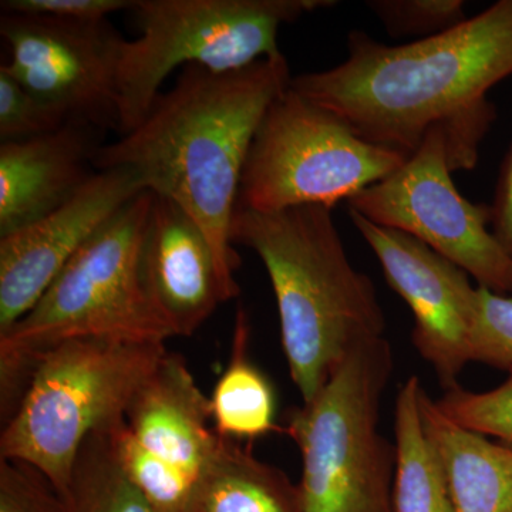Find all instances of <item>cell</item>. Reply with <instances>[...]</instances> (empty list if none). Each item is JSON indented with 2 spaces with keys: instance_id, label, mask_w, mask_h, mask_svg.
<instances>
[{
  "instance_id": "obj_1",
  "label": "cell",
  "mask_w": 512,
  "mask_h": 512,
  "mask_svg": "<svg viewBox=\"0 0 512 512\" xmlns=\"http://www.w3.org/2000/svg\"><path fill=\"white\" fill-rule=\"evenodd\" d=\"M512 76V0H500L440 35L387 46L348 36V59L292 77L291 87L332 111L367 143L409 158L431 130L446 137L451 170L476 167L495 120L487 93Z\"/></svg>"
},
{
  "instance_id": "obj_2",
  "label": "cell",
  "mask_w": 512,
  "mask_h": 512,
  "mask_svg": "<svg viewBox=\"0 0 512 512\" xmlns=\"http://www.w3.org/2000/svg\"><path fill=\"white\" fill-rule=\"evenodd\" d=\"M291 80L282 53L237 72L184 67L140 126L94 154L97 171L133 170L147 191L174 201L200 225L229 301L241 292L231 235L249 148L265 111Z\"/></svg>"
},
{
  "instance_id": "obj_3",
  "label": "cell",
  "mask_w": 512,
  "mask_h": 512,
  "mask_svg": "<svg viewBox=\"0 0 512 512\" xmlns=\"http://www.w3.org/2000/svg\"><path fill=\"white\" fill-rule=\"evenodd\" d=\"M231 237L264 262L289 373L303 403L311 402L350 350L384 336L376 286L350 262L328 207L259 212L238 205Z\"/></svg>"
},
{
  "instance_id": "obj_4",
  "label": "cell",
  "mask_w": 512,
  "mask_h": 512,
  "mask_svg": "<svg viewBox=\"0 0 512 512\" xmlns=\"http://www.w3.org/2000/svg\"><path fill=\"white\" fill-rule=\"evenodd\" d=\"M167 348L113 338L64 340L37 356L19 409L2 426L0 458L37 468L66 498L84 441L126 417Z\"/></svg>"
},
{
  "instance_id": "obj_5",
  "label": "cell",
  "mask_w": 512,
  "mask_h": 512,
  "mask_svg": "<svg viewBox=\"0 0 512 512\" xmlns=\"http://www.w3.org/2000/svg\"><path fill=\"white\" fill-rule=\"evenodd\" d=\"M394 360L387 339L350 350L311 402L288 416L299 447L303 512H394L396 446L379 433Z\"/></svg>"
},
{
  "instance_id": "obj_6",
  "label": "cell",
  "mask_w": 512,
  "mask_h": 512,
  "mask_svg": "<svg viewBox=\"0 0 512 512\" xmlns=\"http://www.w3.org/2000/svg\"><path fill=\"white\" fill-rule=\"evenodd\" d=\"M335 0H134L140 36L121 42L117 66L119 133L146 119L177 67L237 72L281 55L279 29Z\"/></svg>"
},
{
  "instance_id": "obj_7",
  "label": "cell",
  "mask_w": 512,
  "mask_h": 512,
  "mask_svg": "<svg viewBox=\"0 0 512 512\" xmlns=\"http://www.w3.org/2000/svg\"><path fill=\"white\" fill-rule=\"evenodd\" d=\"M154 194L143 191L93 235L64 266L39 302L0 333V359L37 362L64 340L173 338L148 301L138 251Z\"/></svg>"
},
{
  "instance_id": "obj_8",
  "label": "cell",
  "mask_w": 512,
  "mask_h": 512,
  "mask_svg": "<svg viewBox=\"0 0 512 512\" xmlns=\"http://www.w3.org/2000/svg\"><path fill=\"white\" fill-rule=\"evenodd\" d=\"M407 157L367 143L332 111L289 84L265 111L239 188V207L259 212L322 205L332 210L399 170Z\"/></svg>"
},
{
  "instance_id": "obj_9",
  "label": "cell",
  "mask_w": 512,
  "mask_h": 512,
  "mask_svg": "<svg viewBox=\"0 0 512 512\" xmlns=\"http://www.w3.org/2000/svg\"><path fill=\"white\" fill-rule=\"evenodd\" d=\"M451 173L446 137L431 130L399 170L349 200V210L412 235L464 269L478 286L508 295L512 256L488 229L491 207L463 197Z\"/></svg>"
},
{
  "instance_id": "obj_10",
  "label": "cell",
  "mask_w": 512,
  "mask_h": 512,
  "mask_svg": "<svg viewBox=\"0 0 512 512\" xmlns=\"http://www.w3.org/2000/svg\"><path fill=\"white\" fill-rule=\"evenodd\" d=\"M3 69L67 123L119 131L117 66L123 37L109 20L3 13Z\"/></svg>"
},
{
  "instance_id": "obj_11",
  "label": "cell",
  "mask_w": 512,
  "mask_h": 512,
  "mask_svg": "<svg viewBox=\"0 0 512 512\" xmlns=\"http://www.w3.org/2000/svg\"><path fill=\"white\" fill-rule=\"evenodd\" d=\"M349 217L375 252L387 284L412 309L417 352L444 389L457 386L458 375L470 363L468 340L477 302L470 275L406 232L377 225L353 210Z\"/></svg>"
},
{
  "instance_id": "obj_12",
  "label": "cell",
  "mask_w": 512,
  "mask_h": 512,
  "mask_svg": "<svg viewBox=\"0 0 512 512\" xmlns=\"http://www.w3.org/2000/svg\"><path fill=\"white\" fill-rule=\"evenodd\" d=\"M143 191L133 170H100L52 214L0 238V333L22 319L80 248Z\"/></svg>"
},
{
  "instance_id": "obj_13",
  "label": "cell",
  "mask_w": 512,
  "mask_h": 512,
  "mask_svg": "<svg viewBox=\"0 0 512 512\" xmlns=\"http://www.w3.org/2000/svg\"><path fill=\"white\" fill-rule=\"evenodd\" d=\"M141 286L171 336L194 335L228 302L204 231L174 201L154 194L138 251Z\"/></svg>"
},
{
  "instance_id": "obj_14",
  "label": "cell",
  "mask_w": 512,
  "mask_h": 512,
  "mask_svg": "<svg viewBox=\"0 0 512 512\" xmlns=\"http://www.w3.org/2000/svg\"><path fill=\"white\" fill-rule=\"evenodd\" d=\"M99 130L69 123L46 136L0 144V238L72 200L94 174Z\"/></svg>"
},
{
  "instance_id": "obj_15",
  "label": "cell",
  "mask_w": 512,
  "mask_h": 512,
  "mask_svg": "<svg viewBox=\"0 0 512 512\" xmlns=\"http://www.w3.org/2000/svg\"><path fill=\"white\" fill-rule=\"evenodd\" d=\"M126 421L147 450L195 481L221 443L210 426V397L195 382L184 357L168 350L131 400Z\"/></svg>"
},
{
  "instance_id": "obj_16",
  "label": "cell",
  "mask_w": 512,
  "mask_h": 512,
  "mask_svg": "<svg viewBox=\"0 0 512 512\" xmlns=\"http://www.w3.org/2000/svg\"><path fill=\"white\" fill-rule=\"evenodd\" d=\"M420 412L446 473L454 512H512V447L458 426L424 389Z\"/></svg>"
},
{
  "instance_id": "obj_17",
  "label": "cell",
  "mask_w": 512,
  "mask_h": 512,
  "mask_svg": "<svg viewBox=\"0 0 512 512\" xmlns=\"http://www.w3.org/2000/svg\"><path fill=\"white\" fill-rule=\"evenodd\" d=\"M188 512H303L299 485L248 447L222 439L195 484Z\"/></svg>"
},
{
  "instance_id": "obj_18",
  "label": "cell",
  "mask_w": 512,
  "mask_h": 512,
  "mask_svg": "<svg viewBox=\"0 0 512 512\" xmlns=\"http://www.w3.org/2000/svg\"><path fill=\"white\" fill-rule=\"evenodd\" d=\"M421 390L419 377L410 376L397 393L394 512H454L446 473L421 419Z\"/></svg>"
},
{
  "instance_id": "obj_19",
  "label": "cell",
  "mask_w": 512,
  "mask_h": 512,
  "mask_svg": "<svg viewBox=\"0 0 512 512\" xmlns=\"http://www.w3.org/2000/svg\"><path fill=\"white\" fill-rule=\"evenodd\" d=\"M249 338L247 312L239 309L228 366L210 396L212 424L222 439L256 440L278 431L274 387L249 357Z\"/></svg>"
},
{
  "instance_id": "obj_20",
  "label": "cell",
  "mask_w": 512,
  "mask_h": 512,
  "mask_svg": "<svg viewBox=\"0 0 512 512\" xmlns=\"http://www.w3.org/2000/svg\"><path fill=\"white\" fill-rule=\"evenodd\" d=\"M109 427L93 433L77 454L64 498L70 512H156L121 467Z\"/></svg>"
},
{
  "instance_id": "obj_21",
  "label": "cell",
  "mask_w": 512,
  "mask_h": 512,
  "mask_svg": "<svg viewBox=\"0 0 512 512\" xmlns=\"http://www.w3.org/2000/svg\"><path fill=\"white\" fill-rule=\"evenodd\" d=\"M114 450L131 483L156 512H188L197 481L147 450L128 429L126 417L109 427Z\"/></svg>"
},
{
  "instance_id": "obj_22",
  "label": "cell",
  "mask_w": 512,
  "mask_h": 512,
  "mask_svg": "<svg viewBox=\"0 0 512 512\" xmlns=\"http://www.w3.org/2000/svg\"><path fill=\"white\" fill-rule=\"evenodd\" d=\"M436 403L458 426L512 447V372L501 386L487 392H470L457 384Z\"/></svg>"
},
{
  "instance_id": "obj_23",
  "label": "cell",
  "mask_w": 512,
  "mask_h": 512,
  "mask_svg": "<svg viewBox=\"0 0 512 512\" xmlns=\"http://www.w3.org/2000/svg\"><path fill=\"white\" fill-rule=\"evenodd\" d=\"M366 6L396 39L410 36L426 39L456 28L468 19L463 0H367Z\"/></svg>"
},
{
  "instance_id": "obj_24",
  "label": "cell",
  "mask_w": 512,
  "mask_h": 512,
  "mask_svg": "<svg viewBox=\"0 0 512 512\" xmlns=\"http://www.w3.org/2000/svg\"><path fill=\"white\" fill-rule=\"evenodd\" d=\"M470 362L512 372V298L477 286L468 340Z\"/></svg>"
},
{
  "instance_id": "obj_25",
  "label": "cell",
  "mask_w": 512,
  "mask_h": 512,
  "mask_svg": "<svg viewBox=\"0 0 512 512\" xmlns=\"http://www.w3.org/2000/svg\"><path fill=\"white\" fill-rule=\"evenodd\" d=\"M66 120L50 109L0 66V140H32L55 133Z\"/></svg>"
},
{
  "instance_id": "obj_26",
  "label": "cell",
  "mask_w": 512,
  "mask_h": 512,
  "mask_svg": "<svg viewBox=\"0 0 512 512\" xmlns=\"http://www.w3.org/2000/svg\"><path fill=\"white\" fill-rule=\"evenodd\" d=\"M0 512H70L66 500L37 468L0 458Z\"/></svg>"
},
{
  "instance_id": "obj_27",
  "label": "cell",
  "mask_w": 512,
  "mask_h": 512,
  "mask_svg": "<svg viewBox=\"0 0 512 512\" xmlns=\"http://www.w3.org/2000/svg\"><path fill=\"white\" fill-rule=\"evenodd\" d=\"M5 13L50 16L72 20H106L120 10H131L134 0H3Z\"/></svg>"
},
{
  "instance_id": "obj_28",
  "label": "cell",
  "mask_w": 512,
  "mask_h": 512,
  "mask_svg": "<svg viewBox=\"0 0 512 512\" xmlns=\"http://www.w3.org/2000/svg\"><path fill=\"white\" fill-rule=\"evenodd\" d=\"M491 231L512 256V146L501 168L491 205Z\"/></svg>"
}]
</instances>
